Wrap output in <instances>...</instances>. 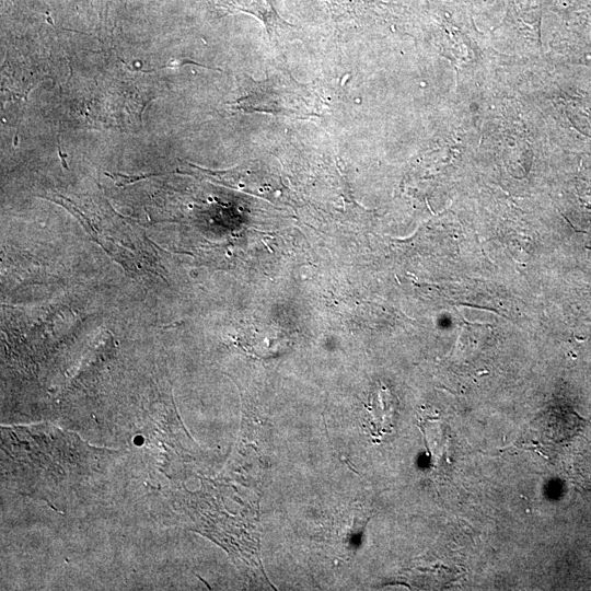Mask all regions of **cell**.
Returning a JSON list of instances; mask_svg holds the SVG:
<instances>
[{"label":"cell","instance_id":"1","mask_svg":"<svg viewBox=\"0 0 591 591\" xmlns=\"http://www.w3.org/2000/svg\"><path fill=\"white\" fill-rule=\"evenodd\" d=\"M312 96L289 76H273L254 82L237 103L245 111L306 116L313 114Z\"/></svg>","mask_w":591,"mask_h":591},{"label":"cell","instance_id":"2","mask_svg":"<svg viewBox=\"0 0 591 591\" xmlns=\"http://www.w3.org/2000/svg\"><path fill=\"white\" fill-rule=\"evenodd\" d=\"M396 403L395 396L385 386H380L372 393L368 410L369 422L374 434L391 431Z\"/></svg>","mask_w":591,"mask_h":591},{"label":"cell","instance_id":"3","mask_svg":"<svg viewBox=\"0 0 591 591\" xmlns=\"http://www.w3.org/2000/svg\"><path fill=\"white\" fill-rule=\"evenodd\" d=\"M216 2L228 11H242L257 16L266 25L270 35L283 24L271 0H217Z\"/></svg>","mask_w":591,"mask_h":591}]
</instances>
